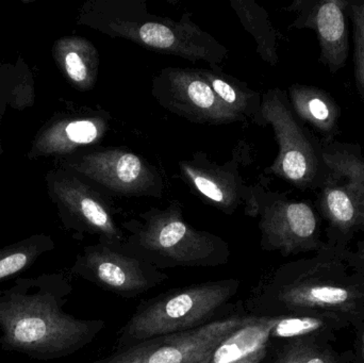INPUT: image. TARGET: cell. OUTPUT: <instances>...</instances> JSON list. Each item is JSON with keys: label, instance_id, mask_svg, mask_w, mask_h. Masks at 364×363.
Instances as JSON below:
<instances>
[{"label": "cell", "instance_id": "cell-1", "mask_svg": "<svg viewBox=\"0 0 364 363\" xmlns=\"http://www.w3.org/2000/svg\"><path fill=\"white\" fill-rule=\"evenodd\" d=\"M79 23L110 38H125L156 53L218 66L228 49L186 14L179 21L158 16L144 0H91L81 9Z\"/></svg>", "mask_w": 364, "mask_h": 363}, {"label": "cell", "instance_id": "cell-2", "mask_svg": "<svg viewBox=\"0 0 364 363\" xmlns=\"http://www.w3.org/2000/svg\"><path fill=\"white\" fill-rule=\"evenodd\" d=\"M262 117L264 127L273 128L278 145L267 174L301 191H318L327 173L322 141L293 112L288 94L278 87L262 94Z\"/></svg>", "mask_w": 364, "mask_h": 363}, {"label": "cell", "instance_id": "cell-3", "mask_svg": "<svg viewBox=\"0 0 364 363\" xmlns=\"http://www.w3.org/2000/svg\"><path fill=\"white\" fill-rule=\"evenodd\" d=\"M327 173L316 208L341 237L364 229V156L356 143L322 141Z\"/></svg>", "mask_w": 364, "mask_h": 363}, {"label": "cell", "instance_id": "cell-4", "mask_svg": "<svg viewBox=\"0 0 364 363\" xmlns=\"http://www.w3.org/2000/svg\"><path fill=\"white\" fill-rule=\"evenodd\" d=\"M237 287V281H213L171 292L136 313L124 328V337L145 341L200 327Z\"/></svg>", "mask_w": 364, "mask_h": 363}, {"label": "cell", "instance_id": "cell-5", "mask_svg": "<svg viewBox=\"0 0 364 363\" xmlns=\"http://www.w3.org/2000/svg\"><path fill=\"white\" fill-rule=\"evenodd\" d=\"M68 172L85 177L110 193L127 197H160L161 175L141 156L124 148H102L64 161Z\"/></svg>", "mask_w": 364, "mask_h": 363}, {"label": "cell", "instance_id": "cell-6", "mask_svg": "<svg viewBox=\"0 0 364 363\" xmlns=\"http://www.w3.org/2000/svg\"><path fill=\"white\" fill-rule=\"evenodd\" d=\"M140 219L141 223H134V238L139 246L177 264H207L224 244L213 234L195 229L186 223L177 204L166 209H151L140 215Z\"/></svg>", "mask_w": 364, "mask_h": 363}, {"label": "cell", "instance_id": "cell-7", "mask_svg": "<svg viewBox=\"0 0 364 363\" xmlns=\"http://www.w3.org/2000/svg\"><path fill=\"white\" fill-rule=\"evenodd\" d=\"M262 244L284 255L318 249V210L308 200H294L256 185Z\"/></svg>", "mask_w": 364, "mask_h": 363}, {"label": "cell", "instance_id": "cell-8", "mask_svg": "<svg viewBox=\"0 0 364 363\" xmlns=\"http://www.w3.org/2000/svg\"><path fill=\"white\" fill-rule=\"evenodd\" d=\"M252 319L230 318L141 341L102 363H211L218 345Z\"/></svg>", "mask_w": 364, "mask_h": 363}, {"label": "cell", "instance_id": "cell-9", "mask_svg": "<svg viewBox=\"0 0 364 363\" xmlns=\"http://www.w3.org/2000/svg\"><path fill=\"white\" fill-rule=\"evenodd\" d=\"M151 93L160 106L192 123L246 121L218 97L197 68H162L154 77Z\"/></svg>", "mask_w": 364, "mask_h": 363}, {"label": "cell", "instance_id": "cell-10", "mask_svg": "<svg viewBox=\"0 0 364 363\" xmlns=\"http://www.w3.org/2000/svg\"><path fill=\"white\" fill-rule=\"evenodd\" d=\"M240 163L235 157L218 166L205 153H196L192 159L181 160L179 168L183 180L223 212L232 215L240 205H245L246 215L258 217L256 185L250 187L244 183Z\"/></svg>", "mask_w": 364, "mask_h": 363}, {"label": "cell", "instance_id": "cell-11", "mask_svg": "<svg viewBox=\"0 0 364 363\" xmlns=\"http://www.w3.org/2000/svg\"><path fill=\"white\" fill-rule=\"evenodd\" d=\"M348 4L350 0H295L286 8L295 14L290 28L316 32L320 46V62L331 74L342 70L348 61Z\"/></svg>", "mask_w": 364, "mask_h": 363}, {"label": "cell", "instance_id": "cell-12", "mask_svg": "<svg viewBox=\"0 0 364 363\" xmlns=\"http://www.w3.org/2000/svg\"><path fill=\"white\" fill-rule=\"evenodd\" d=\"M49 190L58 204L89 229L112 242L121 240V232L106 196L80 177L68 170L53 175Z\"/></svg>", "mask_w": 364, "mask_h": 363}, {"label": "cell", "instance_id": "cell-13", "mask_svg": "<svg viewBox=\"0 0 364 363\" xmlns=\"http://www.w3.org/2000/svg\"><path fill=\"white\" fill-rule=\"evenodd\" d=\"M109 129L105 117H77L53 121L34 141L31 156H63L100 142Z\"/></svg>", "mask_w": 364, "mask_h": 363}, {"label": "cell", "instance_id": "cell-14", "mask_svg": "<svg viewBox=\"0 0 364 363\" xmlns=\"http://www.w3.org/2000/svg\"><path fill=\"white\" fill-rule=\"evenodd\" d=\"M291 108L304 124L311 126L321 141H335L340 132L341 107L325 90L316 85L295 83L288 90Z\"/></svg>", "mask_w": 364, "mask_h": 363}, {"label": "cell", "instance_id": "cell-15", "mask_svg": "<svg viewBox=\"0 0 364 363\" xmlns=\"http://www.w3.org/2000/svg\"><path fill=\"white\" fill-rule=\"evenodd\" d=\"M53 53L73 87L79 91L93 89L100 72V55L90 40L81 36H65L55 42Z\"/></svg>", "mask_w": 364, "mask_h": 363}, {"label": "cell", "instance_id": "cell-16", "mask_svg": "<svg viewBox=\"0 0 364 363\" xmlns=\"http://www.w3.org/2000/svg\"><path fill=\"white\" fill-rule=\"evenodd\" d=\"M100 283L117 293H139L149 288V281L139 261L102 247L87 257Z\"/></svg>", "mask_w": 364, "mask_h": 363}, {"label": "cell", "instance_id": "cell-17", "mask_svg": "<svg viewBox=\"0 0 364 363\" xmlns=\"http://www.w3.org/2000/svg\"><path fill=\"white\" fill-rule=\"evenodd\" d=\"M214 93L229 108L245 121L264 127L262 117V95L245 83L226 74L218 66L197 68Z\"/></svg>", "mask_w": 364, "mask_h": 363}, {"label": "cell", "instance_id": "cell-18", "mask_svg": "<svg viewBox=\"0 0 364 363\" xmlns=\"http://www.w3.org/2000/svg\"><path fill=\"white\" fill-rule=\"evenodd\" d=\"M356 298V293L348 288L310 281L291 285L280 293V300L288 306L328 310H350Z\"/></svg>", "mask_w": 364, "mask_h": 363}, {"label": "cell", "instance_id": "cell-19", "mask_svg": "<svg viewBox=\"0 0 364 363\" xmlns=\"http://www.w3.org/2000/svg\"><path fill=\"white\" fill-rule=\"evenodd\" d=\"M280 318H252L227 337L214 352L211 363H229L242 359L267 347L272 332Z\"/></svg>", "mask_w": 364, "mask_h": 363}, {"label": "cell", "instance_id": "cell-20", "mask_svg": "<svg viewBox=\"0 0 364 363\" xmlns=\"http://www.w3.org/2000/svg\"><path fill=\"white\" fill-rule=\"evenodd\" d=\"M230 4L244 29L254 36L257 53L261 59L271 66L277 65L279 62L278 33L267 11L254 0H231Z\"/></svg>", "mask_w": 364, "mask_h": 363}, {"label": "cell", "instance_id": "cell-21", "mask_svg": "<svg viewBox=\"0 0 364 363\" xmlns=\"http://www.w3.org/2000/svg\"><path fill=\"white\" fill-rule=\"evenodd\" d=\"M324 326V319L320 318H280L272 332L271 337L294 338L307 336L311 332L322 330Z\"/></svg>", "mask_w": 364, "mask_h": 363}, {"label": "cell", "instance_id": "cell-22", "mask_svg": "<svg viewBox=\"0 0 364 363\" xmlns=\"http://www.w3.org/2000/svg\"><path fill=\"white\" fill-rule=\"evenodd\" d=\"M276 363H336L335 360L318 350L306 345H293L287 350Z\"/></svg>", "mask_w": 364, "mask_h": 363}, {"label": "cell", "instance_id": "cell-23", "mask_svg": "<svg viewBox=\"0 0 364 363\" xmlns=\"http://www.w3.org/2000/svg\"><path fill=\"white\" fill-rule=\"evenodd\" d=\"M354 40V72L357 89L364 102V31L358 23L352 21Z\"/></svg>", "mask_w": 364, "mask_h": 363}, {"label": "cell", "instance_id": "cell-24", "mask_svg": "<svg viewBox=\"0 0 364 363\" xmlns=\"http://www.w3.org/2000/svg\"><path fill=\"white\" fill-rule=\"evenodd\" d=\"M27 264V256L23 253L12 254L0 260V278L14 274Z\"/></svg>", "mask_w": 364, "mask_h": 363}, {"label": "cell", "instance_id": "cell-25", "mask_svg": "<svg viewBox=\"0 0 364 363\" xmlns=\"http://www.w3.org/2000/svg\"><path fill=\"white\" fill-rule=\"evenodd\" d=\"M348 12L350 21L358 23L364 31V1H350Z\"/></svg>", "mask_w": 364, "mask_h": 363}, {"label": "cell", "instance_id": "cell-26", "mask_svg": "<svg viewBox=\"0 0 364 363\" xmlns=\"http://www.w3.org/2000/svg\"><path fill=\"white\" fill-rule=\"evenodd\" d=\"M265 355H267V347L252 354V355L246 356V357L242 358V359L229 363H261L264 359Z\"/></svg>", "mask_w": 364, "mask_h": 363}, {"label": "cell", "instance_id": "cell-27", "mask_svg": "<svg viewBox=\"0 0 364 363\" xmlns=\"http://www.w3.org/2000/svg\"><path fill=\"white\" fill-rule=\"evenodd\" d=\"M359 257H360L361 259L364 260V243L363 244V246H361L360 253H359Z\"/></svg>", "mask_w": 364, "mask_h": 363}, {"label": "cell", "instance_id": "cell-28", "mask_svg": "<svg viewBox=\"0 0 364 363\" xmlns=\"http://www.w3.org/2000/svg\"><path fill=\"white\" fill-rule=\"evenodd\" d=\"M363 354H364V335H363Z\"/></svg>", "mask_w": 364, "mask_h": 363}]
</instances>
